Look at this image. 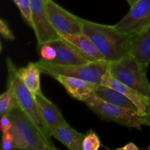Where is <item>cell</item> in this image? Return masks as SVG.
<instances>
[{
	"mask_svg": "<svg viewBox=\"0 0 150 150\" xmlns=\"http://www.w3.org/2000/svg\"><path fill=\"white\" fill-rule=\"evenodd\" d=\"M81 20L82 32L90 38L105 61L113 62L130 54L132 35L120 32L114 26Z\"/></svg>",
	"mask_w": 150,
	"mask_h": 150,
	"instance_id": "1",
	"label": "cell"
},
{
	"mask_svg": "<svg viewBox=\"0 0 150 150\" xmlns=\"http://www.w3.org/2000/svg\"><path fill=\"white\" fill-rule=\"evenodd\" d=\"M140 120L142 125H146L150 127V109L146 111L144 115L140 117Z\"/></svg>",
	"mask_w": 150,
	"mask_h": 150,
	"instance_id": "26",
	"label": "cell"
},
{
	"mask_svg": "<svg viewBox=\"0 0 150 150\" xmlns=\"http://www.w3.org/2000/svg\"><path fill=\"white\" fill-rule=\"evenodd\" d=\"M19 106L16 95L11 86L7 85V90L0 96V115L8 116L12 111Z\"/></svg>",
	"mask_w": 150,
	"mask_h": 150,
	"instance_id": "19",
	"label": "cell"
},
{
	"mask_svg": "<svg viewBox=\"0 0 150 150\" xmlns=\"http://www.w3.org/2000/svg\"><path fill=\"white\" fill-rule=\"evenodd\" d=\"M139 148L134 143H133V142H130V143L127 144L125 146L117 149V150H139Z\"/></svg>",
	"mask_w": 150,
	"mask_h": 150,
	"instance_id": "27",
	"label": "cell"
},
{
	"mask_svg": "<svg viewBox=\"0 0 150 150\" xmlns=\"http://www.w3.org/2000/svg\"><path fill=\"white\" fill-rule=\"evenodd\" d=\"M13 122L8 116L1 117V131L2 133L10 131L13 127Z\"/></svg>",
	"mask_w": 150,
	"mask_h": 150,
	"instance_id": "25",
	"label": "cell"
},
{
	"mask_svg": "<svg viewBox=\"0 0 150 150\" xmlns=\"http://www.w3.org/2000/svg\"><path fill=\"white\" fill-rule=\"evenodd\" d=\"M109 63L105 60H99L81 64H58L42 59L36 62L42 73L51 77L55 75H63L83 79L99 85L103 76L108 70Z\"/></svg>",
	"mask_w": 150,
	"mask_h": 150,
	"instance_id": "4",
	"label": "cell"
},
{
	"mask_svg": "<svg viewBox=\"0 0 150 150\" xmlns=\"http://www.w3.org/2000/svg\"><path fill=\"white\" fill-rule=\"evenodd\" d=\"M130 54L147 72L150 64V26L140 33L132 35Z\"/></svg>",
	"mask_w": 150,
	"mask_h": 150,
	"instance_id": "13",
	"label": "cell"
},
{
	"mask_svg": "<svg viewBox=\"0 0 150 150\" xmlns=\"http://www.w3.org/2000/svg\"><path fill=\"white\" fill-rule=\"evenodd\" d=\"M62 38L73 44L78 50L91 61L104 60L102 54L98 51L90 38L83 32L80 34H69L62 35Z\"/></svg>",
	"mask_w": 150,
	"mask_h": 150,
	"instance_id": "16",
	"label": "cell"
},
{
	"mask_svg": "<svg viewBox=\"0 0 150 150\" xmlns=\"http://www.w3.org/2000/svg\"><path fill=\"white\" fill-rule=\"evenodd\" d=\"M149 149H150V146H149Z\"/></svg>",
	"mask_w": 150,
	"mask_h": 150,
	"instance_id": "30",
	"label": "cell"
},
{
	"mask_svg": "<svg viewBox=\"0 0 150 150\" xmlns=\"http://www.w3.org/2000/svg\"><path fill=\"white\" fill-rule=\"evenodd\" d=\"M41 73L42 71L36 62H29L26 67L17 68L18 76L34 96L42 94L40 89Z\"/></svg>",
	"mask_w": 150,
	"mask_h": 150,
	"instance_id": "17",
	"label": "cell"
},
{
	"mask_svg": "<svg viewBox=\"0 0 150 150\" xmlns=\"http://www.w3.org/2000/svg\"><path fill=\"white\" fill-rule=\"evenodd\" d=\"M52 78L64 86L69 95L75 99L82 102H84L94 94L95 89L99 85L83 79L63 75H55Z\"/></svg>",
	"mask_w": 150,
	"mask_h": 150,
	"instance_id": "11",
	"label": "cell"
},
{
	"mask_svg": "<svg viewBox=\"0 0 150 150\" xmlns=\"http://www.w3.org/2000/svg\"><path fill=\"white\" fill-rule=\"evenodd\" d=\"M8 117L13 124L10 132L14 136L16 149L50 150L39 129L20 108L12 111Z\"/></svg>",
	"mask_w": 150,
	"mask_h": 150,
	"instance_id": "3",
	"label": "cell"
},
{
	"mask_svg": "<svg viewBox=\"0 0 150 150\" xmlns=\"http://www.w3.org/2000/svg\"><path fill=\"white\" fill-rule=\"evenodd\" d=\"M102 146L98 135L93 131H89L85 136L83 142L82 150H98Z\"/></svg>",
	"mask_w": 150,
	"mask_h": 150,
	"instance_id": "21",
	"label": "cell"
},
{
	"mask_svg": "<svg viewBox=\"0 0 150 150\" xmlns=\"http://www.w3.org/2000/svg\"><path fill=\"white\" fill-rule=\"evenodd\" d=\"M44 6L50 23L60 36L82 33L81 18L64 10L53 0H44Z\"/></svg>",
	"mask_w": 150,
	"mask_h": 150,
	"instance_id": "7",
	"label": "cell"
},
{
	"mask_svg": "<svg viewBox=\"0 0 150 150\" xmlns=\"http://www.w3.org/2000/svg\"><path fill=\"white\" fill-rule=\"evenodd\" d=\"M94 94L97 97L106 101V102L127 108V109L131 110V111L137 112L139 114L136 105L129 98H127L122 93L116 89L100 84L96 88Z\"/></svg>",
	"mask_w": 150,
	"mask_h": 150,
	"instance_id": "18",
	"label": "cell"
},
{
	"mask_svg": "<svg viewBox=\"0 0 150 150\" xmlns=\"http://www.w3.org/2000/svg\"><path fill=\"white\" fill-rule=\"evenodd\" d=\"M100 84L116 89L129 98L138 108V111L140 117L144 116L146 113L149 105V97L142 95L140 92L114 79L108 70H107L106 73L103 76Z\"/></svg>",
	"mask_w": 150,
	"mask_h": 150,
	"instance_id": "10",
	"label": "cell"
},
{
	"mask_svg": "<svg viewBox=\"0 0 150 150\" xmlns=\"http://www.w3.org/2000/svg\"><path fill=\"white\" fill-rule=\"evenodd\" d=\"M50 43L55 48L57 57L49 62L58 64H81L92 62L73 44L63 38L50 42Z\"/></svg>",
	"mask_w": 150,
	"mask_h": 150,
	"instance_id": "12",
	"label": "cell"
},
{
	"mask_svg": "<svg viewBox=\"0 0 150 150\" xmlns=\"http://www.w3.org/2000/svg\"><path fill=\"white\" fill-rule=\"evenodd\" d=\"M35 97L39 105L42 118L50 131L57 126L66 122L65 119L58 107L47 99L43 94L36 95Z\"/></svg>",
	"mask_w": 150,
	"mask_h": 150,
	"instance_id": "15",
	"label": "cell"
},
{
	"mask_svg": "<svg viewBox=\"0 0 150 150\" xmlns=\"http://www.w3.org/2000/svg\"><path fill=\"white\" fill-rule=\"evenodd\" d=\"M37 51L42 59L47 62H52L57 57L55 48L50 42L38 44Z\"/></svg>",
	"mask_w": 150,
	"mask_h": 150,
	"instance_id": "20",
	"label": "cell"
},
{
	"mask_svg": "<svg viewBox=\"0 0 150 150\" xmlns=\"http://www.w3.org/2000/svg\"><path fill=\"white\" fill-rule=\"evenodd\" d=\"M138 1H139V0H127V3H128L129 5H130V7H132V6H133V4H136V3Z\"/></svg>",
	"mask_w": 150,
	"mask_h": 150,
	"instance_id": "28",
	"label": "cell"
},
{
	"mask_svg": "<svg viewBox=\"0 0 150 150\" xmlns=\"http://www.w3.org/2000/svg\"><path fill=\"white\" fill-rule=\"evenodd\" d=\"M83 103L103 120L114 122L130 128L142 130V124L137 112L106 102L95 94H92Z\"/></svg>",
	"mask_w": 150,
	"mask_h": 150,
	"instance_id": "6",
	"label": "cell"
},
{
	"mask_svg": "<svg viewBox=\"0 0 150 150\" xmlns=\"http://www.w3.org/2000/svg\"><path fill=\"white\" fill-rule=\"evenodd\" d=\"M108 70L114 79L142 95L150 97L147 72L130 54L118 61L110 62Z\"/></svg>",
	"mask_w": 150,
	"mask_h": 150,
	"instance_id": "5",
	"label": "cell"
},
{
	"mask_svg": "<svg viewBox=\"0 0 150 150\" xmlns=\"http://www.w3.org/2000/svg\"><path fill=\"white\" fill-rule=\"evenodd\" d=\"M7 65L8 70L7 85L11 86L14 91L18 101L20 108L31 119L39 129L45 142L48 144L50 150L57 149L54 146L51 139L52 136L51 131L42 118L35 97L28 90L27 88L19 79L17 75V67L9 57L7 59Z\"/></svg>",
	"mask_w": 150,
	"mask_h": 150,
	"instance_id": "2",
	"label": "cell"
},
{
	"mask_svg": "<svg viewBox=\"0 0 150 150\" xmlns=\"http://www.w3.org/2000/svg\"><path fill=\"white\" fill-rule=\"evenodd\" d=\"M20 10L25 21L32 27V7L31 0H13Z\"/></svg>",
	"mask_w": 150,
	"mask_h": 150,
	"instance_id": "22",
	"label": "cell"
},
{
	"mask_svg": "<svg viewBox=\"0 0 150 150\" xmlns=\"http://www.w3.org/2000/svg\"><path fill=\"white\" fill-rule=\"evenodd\" d=\"M149 26L150 0H139L114 26L120 32L133 35L140 33Z\"/></svg>",
	"mask_w": 150,
	"mask_h": 150,
	"instance_id": "8",
	"label": "cell"
},
{
	"mask_svg": "<svg viewBox=\"0 0 150 150\" xmlns=\"http://www.w3.org/2000/svg\"><path fill=\"white\" fill-rule=\"evenodd\" d=\"M31 7L32 28L35 33L38 44L46 43L62 38L48 20L44 0H31Z\"/></svg>",
	"mask_w": 150,
	"mask_h": 150,
	"instance_id": "9",
	"label": "cell"
},
{
	"mask_svg": "<svg viewBox=\"0 0 150 150\" xmlns=\"http://www.w3.org/2000/svg\"><path fill=\"white\" fill-rule=\"evenodd\" d=\"M51 134L69 149L82 150L85 135L73 128L67 122L53 129Z\"/></svg>",
	"mask_w": 150,
	"mask_h": 150,
	"instance_id": "14",
	"label": "cell"
},
{
	"mask_svg": "<svg viewBox=\"0 0 150 150\" xmlns=\"http://www.w3.org/2000/svg\"><path fill=\"white\" fill-rule=\"evenodd\" d=\"M149 108H148L147 111H148V110H149V109H150V97L149 98Z\"/></svg>",
	"mask_w": 150,
	"mask_h": 150,
	"instance_id": "29",
	"label": "cell"
},
{
	"mask_svg": "<svg viewBox=\"0 0 150 150\" xmlns=\"http://www.w3.org/2000/svg\"><path fill=\"white\" fill-rule=\"evenodd\" d=\"M1 148L4 150H11L16 149L14 136L10 131L2 133Z\"/></svg>",
	"mask_w": 150,
	"mask_h": 150,
	"instance_id": "23",
	"label": "cell"
},
{
	"mask_svg": "<svg viewBox=\"0 0 150 150\" xmlns=\"http://www.w3.org/2000/svg\"><path fill=\"white\" fill-rule=\"evenodd\" d=\"M0 34L4 39L14 40L15 36L9 28L7 23L3 19H0Z\"/></svg>",
	"mask_w": 150,
	"mask_h": 150,
	"instance_id": "24",
	"label": "cell"
}]
</instances>
